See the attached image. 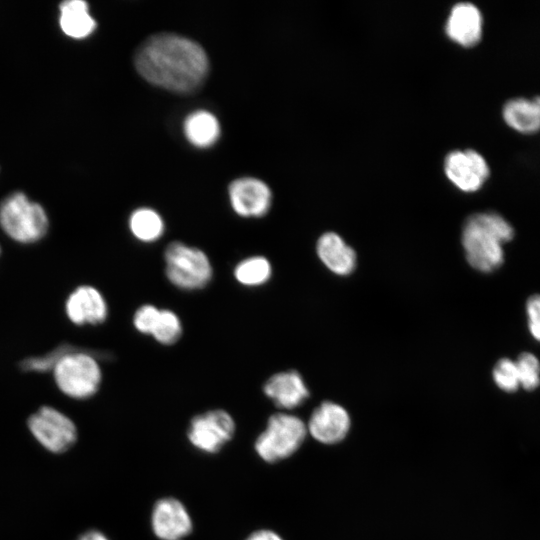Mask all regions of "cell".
I'll return each mask as SVG.
<instances>
[{
  "mask_svg": "<svg viewBox=\"0 0 540 540\" xmlns=\"http://www.w3.org/2000/svg\"><path fill=\"white\" fill-rule=\"evenodd\" d=\"M526 312L530 333L540 342V295L536 294L528 299Z\"/></svg>",
  "mask_w": 540,
  "mask_h": 540,
  "instance_id": "4316f807",
  "label": "cell"
},
{
  "mask_svg": "<svg viewBox=\"0 0 540 540\" xmlns=\"http://www.w3.org/2000/svg\"><path fill=\"white\" fill-rule=\"evenodd\" d=\"M235 430L236 424L230 413L224 409H212L191 419L187 438L197 450L215 454L231 441Z\"/></svg>",
  "mask_w": 540,
  "mask_h": 540,
  "instance_id": "ba28073f",
  "label": "cell"
},
{
  "mask_svg": "<svg viewBox=\"0 0 540 540\" xmlns=\"http://www.w3.org/2000/svg\"><path fill=\"white\" fill-rule=\"evenodd\" d=\"M164 273L176 288L195 291L205 288L213 277L208 255L200 248L173 241L164 251Z\"/></svg>",
  "mask_w": 540,
  "mask_h": 540,
  "instance_id": "3957f363",
  "label": "cell"
},
{
  "mask_svg": "<svg viewBox=\"0 0 540 540\" xmlns=\"http://www.w3.org/2000/svg\"><path fill=\"white\" fill-rule=\"evenodd\" d=\"M351 420L342 406L333 402H323L311 414L307 431L323 444L341 442L348 434Z\"/></svg>",
  "mask_w": 540,
  "mask_h": 540,
  "instance_id": "7c38bea8",
  "label": "cell"
},
{
  "mask_svg": "<svg viewBox=\"0 0 540 540\" xmlns=\"http://www.w3.org/2000/svg\"><path fill=\"white\" fill-rule=\"evenodd\" d=\"M77 540H109V539L101 531L89 530L81 534Z\"/></svg>",
  "mask_w": 540,
  "mask_h": 540,
  "instance_id": "f1b7e54d",
  "label": "cell"
},
{
  "mask_svg": "<svg viewBox=\"0 0 540 540\" xmlns=\"http://www.w3.org/2000/svg\"><path fill=\"white\" fill-rule=\"evenodd\" d=\"M48 225L44 208L22 192L12 193L0 203V227L18 243L31 244L41 240Z\"/></svg>",
  "mask_w": 540,
  "mask_h": 540,
  "instance_id": "5b68a950",
  "label": "cell"
},
{
  "mask_svg": "<svg viewBox=\"0 0 540 540\" xmlns=\"http://www.w3.org/2000/svg\"><path fill=\"white\" fill-rule=\"evenodd\" d=\"M183 327L177 313L170 309H160L150 336L162 345H173L182 336Z\"/></svg>",
  "mask_w": 540,
  "mask_h": 540,
  "instance_id": "7402d4cb",
  "label": "cell"
},
{
  "mask_svg": "<svg viewBox=\"0 0 540 540\" xmlns=\"http://www.w3.org/2000/svg\"><path fill=\"white\" fill-rule=\"evenodd\" d=\"M493 379L501 390L515 392L520 387L515 361L509 358L500 359L493 369Z\"/></svg>",
  "mask_w": 540,
  "mask_h": 540,
  "instance_id": "cb8c5ba5",
  "label": "cell"
},
{
  "mask_svg": "<svg viewBox=\"0 0 540 540\" xmlns=\"http://www.w3.org/2000/svg\"><path fill=\"white\" fill-rule=\"evenodd\" d=\"M134 63L145 80L179 93L197 89L209 67L207 55L198 43L171 33L155 34L142 42Z\"/></svg>",
  "mask_w": 540,
  "mask_h": 540,
  "instance_id": "6da1fadb",
  "label": "cell"
},
{
  "mask_svg": "<svg viewBox=\"0 0 540 540\" xmlns=\"http://www.w3.org/2000/svg\"><path fill=\"white\" fill-rule=\"evenodd\" d=\"M0 252H1V248H0Z\"/></svg>",
  "mask_w": 540,
  "mask_h": 540,
  "instance_id": "f546056e",
  "label": "cell"
},
{
  "mask_svg": "<svg viewBox=\"0 0 540 540\" xmlns=\"http://www.w3.org/2000/svg\"><path fill=\"white\" fill-rule=\"evenodd\" d=\"M448 179L464 192L479 190L490 176L486 158L474 149L450 152L444 163Z\"/></svg>",
  "mask_w": 540,
  "mask_h": 540,
  "instance_id": "9c48e42d",
  "label": "cell"
},
{
  "mask_svg": "<svg viewBox=\"0 0 540 540\" xmlns=\"http://www.w3.org/2000/svg\"><path fill=\"white\" fill-rule=\"evenodd\" d=\"M71 347V345L62 344L43 356L27 358L20 363V368L30 372H45L53 369L60 357Z\"/></svg>",
  "mask_w": 540,
  "mask_h": 540,
  "instance_id": "d4e9b609",
  "label": "cell"
},
{
  "mask_svg": "<svg viewBox=\"0 0 540 540\" xmlns=\"http://www.w3.org/2000/svg\"><path fill=\"white\" fill-rule=\"evenodd\" d=\"M228 194L232 209L242 217H262L271 207L270 188L263 181L253 177L232 181Z\"/></svg>",
  "mask_w": 540,
  "mask_h": 540,
  "instance_id": "8fae6325",
  "label": "cell"
},
{
  "mask_svg": "<svg viewBox=\"0 0 540 540\" xmlns=\"http://www.w3.org/2000/svg\"><path fill=\"white\" fill-rule=\"evenodd\" d=\"M514 236L509 221L496 212L470 215L463 226L462 245L468 263L482 272L497 269L504 261L503 245Z\"/></svg>",
  "mask_w": 540,
  "mask_h": 540,
  "instance_id": "7a4b0ae2",
  "label": "cell"
},
{
  "mask_svg": "<svg viewBox=\"0 0 540 540\" xmlns=\"http://www.w3.org/2000/svg\"><path fill=\"white\" fill-rule=\"evenodd\" d=\"M233 276L242 286H262L271 278L272 266L266 257L253 255L236 264L233 270Z\"/></svg>",
  "mask_w": 540,
  "mask_h": 540,
  "instance_id": "44dd1931",
  "label": "cell"
},
{
  "mask_svg": "<svg viewBox=\"0 0 540 540\" xmlns=\"http://www.w3.org/2000/svg\"><path fill=\"white\" fill-rule=\"evenodd\" d=\"M520 386L532 391L540 385V362L535 355L529 352L521 353L515 361Z\"/></svg>",
  "mask_w": 540,
  "mask_h": 540,
  "instance_id": "603a6c76",
  "label": "cell"
},
{
  "mask_svg": "<svg viewBox=\"0 0 540 540\" xmlns=\"http://www.w3.org/2000/svg\"><path fill=\"white\" fill-rule=\"evenodd\" d=\"M501 117L516 134L534 136L540 133V94L508 98L502 105Z\"/></svg>",
  "mask_w": 540,
  "mask_h": 540,
  "instance_id": "5bb4252c",
  "label": "cell"
},
{
  "mask_svg": "<svg viewBox=\"0 0 540 540\" xmlns=\"http://www.w3.org/2000/svg\"><path fill=\"white\" fill-rule=\"evenodd\" d=\"M483 24L482 12L475 4L459 2L452 7L445 29L453 41L471 47L481 40Z\"/></svg>",
  "mask_w": 540,
  "mask_h": 540,
  "instance_id": "9a60e30c",
  "label": "cell"
},
{
  "mask_svg": "<svg viewBox=\"0 0 540 540\" xmlns=\"http://www.w3.org/2000/svg\"><path fill=\"white\" fill-rule=\"evenodd\" d=\"M150 523L154 535L160 540H183L193 529L189 511L174 497H163L155 502Z\"/></svg>",
  "mask_w": 540,
  "mask_h": 540,
  "instance_id": "30bf717a",
  "label": "cell"
},
{
  "mask_svg": "<svg viewBox=\"0 0 540 540\" xmlns=\"http://www.w3.org/2000/svg\"><path fill=\"white\" fill-rule=\"evenodd\" d=\"M129 229L138 241L153 243L162 237L165 225L159 213L151 208L142 207L130 215Z\"/></svg>",
  "mask_w": 540,
  "mask_h": 540,
  "instance_id": "ffe728a7",
  "label": "cell"
},
{
  "mask_svg": "<svg viewBox=\"0 0 540 540\" xmlns=\"http://www.w3.org/2000/svg\"><path fill=\"white\" fill-rule=\"evenodd\" d=\"M59 23L69 37L81 39L89 36L96 28V21L89 13L88 3L83 0H68L60 4Z\"/></svg>",
  "mask_w": 540,
  "mask_h": 540,
  "instance_id": "ac0fdd59",
  "label": "cell"
},
{
  "mask_svg": "<svg viewBox=\"0 0 540 540\" xmlns=\"http://www.w3.org/2000/svg\"><path fill=\"white\" fill-rule=\"evenodd\" d=\"M184 133L194 146L205 148L213 145L220 135L217 118L205 110L190 113L184 120Z\"/></svg>",
  "mask_w": 540,
  "mask_h": 540,
  "instance_id": "d6986e66",
  "label": "cell"
},
{
  "mask_svg": "<svg viewBox=\"0 0 540 540\" xmlns=\"http://www.w3.org/2000/svg\"><path fill=\"white\" fill-rule=\"evenodd\" d=\"M263 392L278 408L288 410L300 406L309 396L302 376L294 370L269 377L263 385Z\"/></svg>",
  "mask_w": 540,
  "mask_h": 540,
  "instance_id": "2e32d148",
  "label": "cell"
},
{
  "mask_svg": "<svg viewBox=\"0 0 540 540\" xmlns=\"http://www.w3.org/2000/svg\"><path fill=\"white\" fill-rule=\"evenodd\" d=\"M245 540H283V538L270 529H259L249 534Z\"/></svg>",
  "mask_w": 540,
  "mask_h": 540,
  "instance_id": "83f0119b",
  "label": "cell"
},
{
  "mask_svg": "<svg viewBox=\"0 0 540 540\" xmlns=\"http://www.w3.org/2000/svg\"><path fill=\"white\" fill-rule=\"evenodd\" d=\"M53 374L59 390L73 399H87L99 389L102 371L96 356L72 346L54 366Z\"/></svg>",
  "mask_w": 540,
  "mask_h": 540,
  "instance_id": "277c9868",
  "label": "cell"
},
{
  "mask_svg": "<svg viewBox=\"0 0 540 540\" xmlns=\"http://www.w3.org/2000/svg\"><path fill=\"white\" fill-rule=\"evenodd\" d=\"M65 312L76 325H98L108 315V305L102 293L90 285L77 287L65 302Z\"/></svg>",
  "mask_w": 540,
  "mask_h": 540,
  "instance_id": "4fadbf2b",
  "label": "cell"
},
{
  "mask_svg": "<svg viewBox=\"0 0 540 540\" xmlns=\"http://www.w3.org/2000/svg\"><path fill=\"white\" fill-rule=\"evenodd\" d=\"M316 251L322 263L337 275H348L355 268L354 250L334 232H326L318 239Z\"/></svg>",
  "mask_w": 540,
  "mask_h": 540,
  "instance_id": "e0dca14e",
  "label": "cell"
},
{
  "mask_svg": "<svg viewBox=\"0 0 540 540\" xmlns=\"http://www.w3.org/2000/svg\"><path fill=\"white\" fill-rule=\"evenodd\" d=\"M307 432L306 424L299 417L275 413L268 418L254 448L263 461L275 463L293 455L303 444Z\"/></svg>",
  "mask_w": 540,
  "mask_h": 540,
  "instance_id": "8992f818",
  "label": "cell"
},
{
  "mask_svg": "<svg viewBox=\"0 0 540 540\" xmlns=\"http://www.w3.org/2000/svg\"><path fill=\"white\" fill-rule=\"evenodd\" d=\"M27 424L37 442L52 453L66 452L77 440L74 422L50 406L38 409L30 416Z\"/></svg>",
  "mask_w": 540,
  "mask_h": 540,
  "instance_id": "52a82bcc",
  "label": "cell"
},
{
  "mask_svg": "<svg viewBox=\"0 0 540 540\" xmlns=\"http://www.w3.org/2000/svg\"><path fill=\"white\" fill-rule=\"evenodd\" d=\"M160 308L153 304L141 305L133 314L134 328L141 334L149 335L159 314Z\"/></svg>",
  "mask_w": 540,
  "mask_h": 540,
  "instance_id": "484cf974",
  "label": "cell"
}]
</instances>
